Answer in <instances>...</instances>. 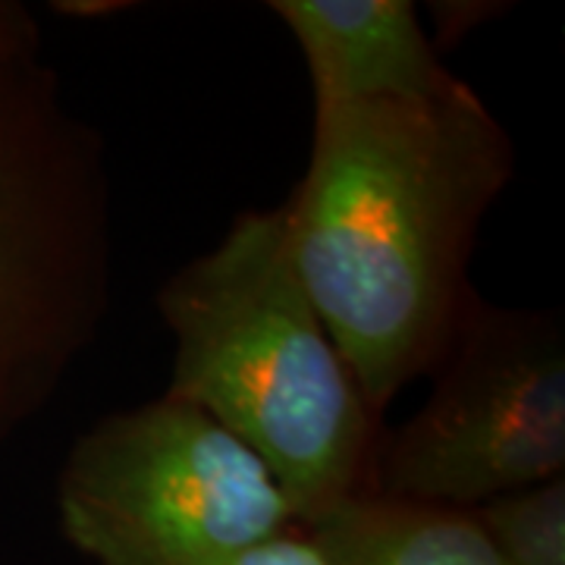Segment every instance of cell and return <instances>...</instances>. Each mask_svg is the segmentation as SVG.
I'll return each instance as SVG.
<instances>
[{
    "label": "cell",
    "mask_w": 565,
    "mask_h": 565,
    "mask_svg": "<svg viewBox=\"0 0 565 565\" xmlns=\"http://www.w3.org/2000/svg\"><path fill=\"white\" fill-rule=\"evenodd\" d=\"M512 177L505 126L462 79L434 98L315 110L308 167L282 202L289 252L377 418L444 362L478 299L481 223Z\"/></svg>",
    "instance_id": "obj_1"
},
{
    "label": "cell",
    "mask_w": 565,
    "mask_h": 565,
    "mask_svg": "<svg viewBox=\"0 0 565 565\" xmlns=\"http://www.w3.org/2000/svg\"><path fill=\"white\" fill-rule=\"evenodd\" d=\"M167 396L202 408L274 475L299 527L374 493L384 424L305 292L286 214L248 207L158 292Z\"/></svg>",
    "instance_id": "obj_2"
},
{
    "label": "cell",
    "mask_w": 565,
    "mask_h": 565,
    "mask_svg": "<svg viewBox=\"0 0 565 565\" xmlns=\"http://www.w3.org/2000/svg\"><path fill=\"white\" fill-rule=\"evenodd\" d=\"M110 292L104 139L39 57L0 82V444L61 393L102 333Z\"/></svg>",
    "instance_id": "obj_3"
},
{
    "label": "cell",
    "mask_w": 565,
    "mask_h": 565,
    "mask_svg": "<svg viewBox=\"0 0 565 565\" xmlns=\"http://www.w3.org/2000/svg\"><path fill=\"white\" fill-rule=\"evenodd\" d=\"M57 509L95 565H239L299 525L267 465L167 393L104 415L70 446Z\"/></svg>",
    "instance_id": "obj_4"
},
{
    "label": "cell",
    "mask_w": 565,
    "mask_h": 565,
    "mask_svg": "<svg viewBox=\"0 0 565 565\" xmlns=\"http://www.w3.org/2000/svg\"><path fill=\"white\" fill-rule=\"evenodd\" d=\"M427 403L384 430L374 493L475 509L565 475V330L556 311L475 299Z\"/></svg>",
    "instance_id": "obj_5"
},
{
    "label": "cell",
    "mask_w": 565,
    "mask_h": 565,
    "mask_svg": "<svg viewBox=\"0 0 565 565\" xmlns=\"http://www.w3.org/2000/svg\"><path fill=\"white\" fill-rule=\"evenodd\" d=\"M267 10L302 54L315 110L434 98L459 82L412 0H270Z\"/></svg>",
    "instance_id": "obj_6"
},
{
    "label": "cell",
    "mask_w": 565,
    "mask_h": 565,
    "mask_svg": "<svg viewBox=\"0 0 565 565\" xmlns=\"http://www.w3.org/2000/svg\"><path fill=\"white\" fill-rule=\"evenodd\" d=\"M302 527L323 565H503L475 509L459 505L364 493Z\"/></svg>",
    "instance_id": "obj_7"
},
{
    "label": "cell",
    "mask_w": 565,
    "mask_h": 565,
    "mask_svg": "<svg viewBox=\"0 0 565 565\" xmlns=\"http://www.w3.org/2000/svg\"><path fill=\"white\" fill-rule=\"evenodd\" d=\"M503 565H565V475L475 505Z\"/></svg>",
    "instance_id": "obj_8"
},
{
    "label": "cell",
    "mask_w": 565,
    "mask_h": 565,
    "mask_svg": "<svg viewBox=\"0 0 565 565\" xmlns=\"http://www.w3.org/2000/svg\"><path fill=\"white\" fill-rule=\"evenodd\" d=\"M41 57V29L35 13L17 0H0V82Z\"/></svg>",
    "instance_id": "obj_9"
},
{
    "label": "cell",
    "mask_w": 565,
    "mask_h": 565,
    "mask_svg": "<svg viewBox=\"0 0 565 565\" xmlns=\"http://www.w3.org/2000/svg\"><path fill=\"white\" fill-rule=\"evenodd\" d=\"M239 565H323V559L318 546L305 534V527L296 525L258 546L255 553H248Z\"/></svg>",
    "instance_id": "obj_10"
},
{
    "label": "cell",
    "mask_w": 565,
    "mask_h": 565,
    "mask_svg": "<svg viewBox=\"0 0 565 565\" xmlns=\"http://www.w3.org/2000/svg\"><path fill=\"white\" fill-rule=\"evenodd\" d=\"M427 10H430V17L437 20L440 29L452 25L456 20L465 22V29H475L487 17H500V10H505V3H481V0L478 3L475 0L471 3H459V0H452V3H430Z\"/></svg>",
    "instance_id": "obj_11"
}]
</instances>
